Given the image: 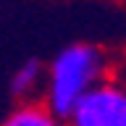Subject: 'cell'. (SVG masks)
<instances>
[{
	"label": "cell",
	"mask_w": 126,
	"mask_h": 126,
	"mask_svg": "<svg viewBox=\"0 0 126 126\" xmlns=\"http://www.w3.org/2000/svg\"><path fill=\"white\" fill-rule=\"evenodd\" d=\"M8 89L16 102H37L45 92V63L39 58H26L16 66L8 79Z\"/></svg>",
	"instance_id": "cell-3"
},
{
	"label": "cell",
	"mask_w": 126,
	"mask_h": 126,
	"mask_svg": "<svg viewBox=\"0 0 126 126\" xmlns=\"http://www.w3.org/2000/svg\"><path fill=\"white\" fill-rule=\"evenodd\" d=\"M66 126H126V76L113 74L84 94Z\"/></svg>",
	"instance_id": "cell-2"
},
{
	"label": "cell",
	"mask_w": 126,
	"mask_h": 126,
	"mask_svg": "<svg viewBox=\"0 0 126 126\" xmlns=\"http://www.w3.org/2000/svg\"><path fill=\"white\" fill-rule=\"evenodd\" d=\"M116 74V61L102 45L71 42L45 63V92L42 102L58 118L71 116L79 100L97 84Z\"/></svg>",
	"instance_id": "cell-1"
},
{
	"label": "cell",
	"mask_w": 126,
	"mask_h": 126,
	"mask_svg": "<svg viewBox=\"0 0 126 126\" xmlns=\"http://www.w3.org/2000/svg\"><path fill=\"white\" fill-rule=\"evenodd\" d=\"M0 126H66V121L58 118L42 100H37V102H16L3 116Z\"/></svg>",
	"instance_id": "cell-4"
}]
</instances>
